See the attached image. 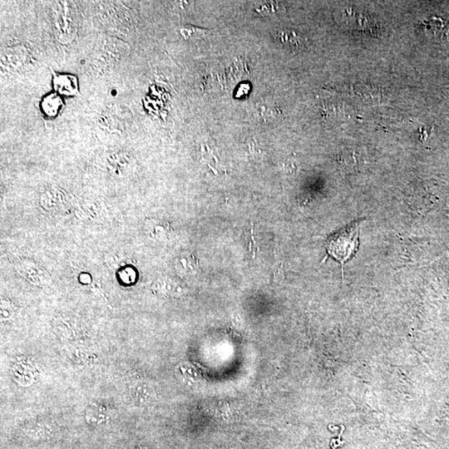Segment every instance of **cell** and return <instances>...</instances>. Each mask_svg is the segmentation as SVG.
<instances>
[{
	"label": "cell",
	"instance_id": "3",
	"mask_svg": "<svg viewBox=\"0 0 449 449\" xmlns=\"http://www.w3.org/2000/svg\"><path fill=\"white\" fill-rule=\"evenodd\" d=\"M130 393L133 401L140 404L150 403L156 398L154 389L149 384L143 381L132 384Z\"/></svg>",
	"mask_w": 449,
	"mask_h": 449
},
{
	"label": "cell",
	"instance_id": "4",
	"mask_svg": "<svg viewBox=\"0 0 449 449\" xmlns=\"http://www.w3.org/2000/svg\"><path fill=\"white\" fill-rule=\"evenodd\" d=\"M63 107V101L58 93H51L43 98L41 102L42 111L44 115L54 118L60 113Z\"/></svg>",
	"mask_w": 449,
	"mask_h": 449
},
{
	"label": "cell",
	"instance_id": "8",
	"mask_svg": "<svg viewBox=\"0 0 449 449\" xmlns=\"http://www.w3.org/2000/svg\"><path fill=\"white\" fill-rule=\"evenodd\" d=\"M195 371L187 364L180 365L176 370V376L186 386H191L195 382Z\"/></svg>",
	"mask_w": 449,
	"mask_h": 449
},
{
	"label": "cell",
	"instance_id": "7",
	"mask_svg": "<svg viewBox=\"0 0 449 449\" xmlns=\"http://www.w3.org/2000/svg\"><path fill=\"white\" fill-rule=\"evenodd\" d=\"M181 33L186 39H200L206 37L209 31L194 26H186L181 28Z\"/></svg>",
	"mask_w": 449,
	"mask_h": 449
},
{
	"label": "cell",
	"instance_id": "6",
	"mask_svg": "<svg viewBox=\"0 0 449 449\" xmlns=\"http://www.w3.org/2000/svg\"><path fill=\"white\" fill-rule=\"evenodd\" d=\"M276 41L280 43L283 44L285 47L289 48H300L302 46V38L293 31L290 29H282L276 33Z\"/></svg>",
	"mask_w": 449,
	"mask_h": 449
},
{
	"label": "cell",
	"instance_id": "9",
	"mask_svg": "<svg viewBox=\"0 0 449 449\" xmlns=\"http://www.w3.org/2000/svg\"><path fill=\"white\" fill-rule=\"evenodd\" d=\"M88 423L102 424L106 421V414L100 408H91L88 409L86 414Z\"/></svg>",
	"mask_w": 449,
	"mask_h": 449
},
{
	"label": "cell",
	"instance_id": "2",
	"mask_svg": "<svg viewBox=\"0 0 449 449\" xmlns=\"http://www.w3.org/2000/svg\"><path fill=\"white\" fill-rule=\"evenodd\" d=\"M53 85L58 95L76 96L80 92L78 78L72 74L54 73Z\"/></svg>",
	"mask_w": 449,
	"mask_h": 449
},
{
	"label": "cell",
	"instance_id": "1",
	"mask_svg": "<svg viewBox=\"0 0 449 449\" xmlns=\"http://www.w3.org/2000/svg\"><path fill=\"white\" fill-rule=\"evenodd\" d=\"M359 222L339 231L328 239L327 249L333 258L344 265L353 258L359 248Z\"/></svg>",
	"mask_w": 449,
	"mask_h": 449
},
{
	"label": "cell",
	"instance_id": "5",
	"mask_svg": "<svg viewBox=\"0 0 449 449\" xmlns=\"http://www.w3.org/2000/svg\"><path fill=\"white\" fill-rule=\"evenodd\" d=\"M19 273L22 275L27 276L29 280L36 281L34 276H38L41 280L43 283H46L49 280V276L46 271L39 268L38 265H34L31 263H23L18 265L16 268Z\"/></svg>",
	"mask_w": 449,
	"mask_h": 449
}]
</instances>
